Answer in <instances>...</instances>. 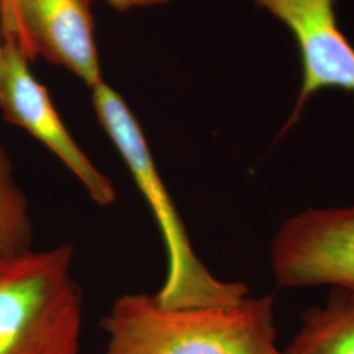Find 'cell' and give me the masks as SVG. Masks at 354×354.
I'll list each match as a JSON object with an SVG mask.
<instances>
[{"label": "cell", "mask_w": 354, "mask_h": 354, "mask_svg": "<svg viewBox=\"0 0 354 354\" xmlns=\"http://www.w3.org/2000/svg\"><path fill=\"white\" fill-rule=\"evenodd\" d=\"M100 354H282L274 297L169 308L155 294L117 297L104 315Z\"/></svg>", "instance_id": "1"}, {"label": "cell", "mask_w": 354, "mask_h": 354, "mask_svg": "<svg viewBox=\"0 0 354 354\" xmlns=\"http://www.w3.org/2000/svg\"><path fill=\"white\" fill-rule=\"evenodd\" d=\"M91 89L96 117L122 156L163 236L168 268L165 282L155 294L158 304L176 308L236 304L245 298L250 294L245 283L216 279L197 257L140 122L124 97L104 80Z\"/></svg>", "instance_id": "2"}, {"label": "cell", "mask_w": 354, "mask_h": 354, "mask_svg": "<svg viewBox=\"0 0 354 354\" xmlns=\"http://www.w3.org/2000/svg\"><path fill=\"white\" fill-rule=\"evenodd\" d=\"M74 256L64 243L0 260V354H80L83 292Z\"/></svg>", "instance_id": "3"}, {"label": "cell", "mask_w": 354, "mask_h": 354, "mask_svg": "<svg viewBox=\"0 0 354 354\" xmlns=\"http://www.w3.org/2000/svg\"><path fill=\"white\" fill-rule=\"evenodd\" d=\"M270 269L281 288L354 292V205L291 215L270 244Z\"/></svg>", "instance_id": "4"}, {"label": "cell", "mask_w": 354, "mask_h": 354, "mask_svg": "<svg viewBox=\"0 0 354 354\" xmlns=\"http://www.w3.org/2000/svg\"><path fill=\"white\" fill-rule=\"evenodd\" d=\"M276 17L295 39L302 66L301 89L279 136L301 120L307 102L319 91L354 92V46L336 16V0H252Z\"/></svg>", "instance_id": "5"}, {"label": "cell", "mask_w": 354, "mask_h": 354, "mask_svg": "<svg viewBox=\"0 0 354 354\" xmlns=\"http://www.w3.org/2000/svg\"><path fill=\"white\" fill-rule=\"evenodd\" d=\"M3 118L23 127L49 149L82 183L99 206H111L117 192L109 177L77 146L55 111L50 95L29 70V61L13 42L4 41V71L0 84Z\"/></svg>", "instance_id": "6"}, {"label": "cell", "mask_w": 354, "mask_h": 354, "mask_svg": "<svg viewBox=\"0 0 354 354\" xmlns=\"http://www.w3.org/2000/svg\"><path fill=\"white\" fill-rule=\"evenodd\" d=\"M89 1L17 0V10L36 54L64 66L92 88L102 77Z\"/></svg>", "instance_id": "7"}, {"label": "cell", "mask_w": 354, "mask_h": 354, "mask_svg": "<svg viewBox=\"0 0 354 354\" xmlns=\"http://www.w3.org/2000/svg\"><path fill=\"white\" fill-rule=\"evenodd\" d=\"M282 354H354V292L332 289L324 304L307 308Z\"/></svg>", "instance_id": "8"}, {"label": "cell", "mask_w": 354, "mask_h": 354, "mask_svg": "<svg viewBox=\"0 0 354 354\" xmlns=\"http://www.w3.org/2000/svg\"><path fill=\"white\" fill-rule=\"evenodd\" d=\"M32 243L29 203L13 177L12 162L0 143V260L32 250Z\"/></svg>", "instance_id": "9"}, {"label": "cell", "mask_w": 354, "mask_h": 354, "mask_svg": "<svg viewBox=\"0 0 354 354\" xmlns=\"http://www.w3.org/2000/svg\"><path fill=\"white\" fill-rule=\"evenodd\" d=\"M1 1V26L3 38L7 42H13L26 55L29 62H33L37 57L36 50L21 23L20 13L17 10V0H0Z\"/></svg>", "instance_id": "10"}, {"label": "cell", "mask_w": 354, "mask_h": 354, "mask_svg": "<svg viewBox=\"0 0 354 354\" xmlns=\"http://www.w3.org/2000/svg\"><path fill=\"white\" fill-rule=\"evenodd\" d=\"M171 0H108V3L117 11H127L137 7H151L167 4Z\"/></svg>", "instance_id": "11"}, {"label": "cell", "mask_w": 354, "mask_h": 354, "mask_svg": "<svg viewBox=\"0 0 354 354\" xmlns=\"http://www.w3.org/2000/svg\"><path fill=\"white\" fill-rule=\"evenodd\" d=\"M4 71V38H3V26H1V1H0V84Z\"/></svg>", "instance_id": "12"}]
</instances>
